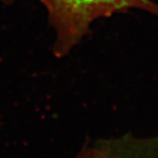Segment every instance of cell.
<instances>
[{"mask_svg":"<svg viewBox=\"0 0 158 158\" xmlns=\"http://www.w3.org/2000/svg\"><path fill=\"white\" fill-rule=\"evenodd\" d=\"M78 158H110L109 154L102 150H89Z\"/></svg>","mask_w":158,"mask_h":158,"instance_id":"7a4b0ae2","label":"cell"},{"mask_svg":"<svg viewBox=\"0 0 158 158\" xmlns=\"http://www.w3.org/2000/svg\"><path fill=\"white\" fill-rule=\"evenodd\" d=\"M10 4L15 0H3ZM47 9L51 25L56 32L54 55L62 58L89 33L99 18L137 9L158 15V4L152 0H38Z\"/></svg>","mask_w":158,"mask_h":158,"instance_id":"6da1fadb","label":"cell"}]
</instances>
